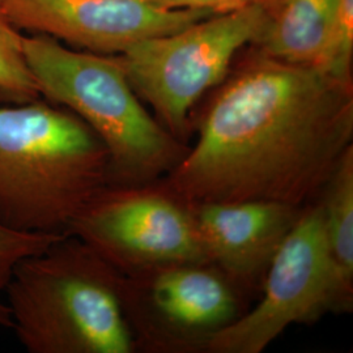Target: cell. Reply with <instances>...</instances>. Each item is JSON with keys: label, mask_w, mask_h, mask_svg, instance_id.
<instances>
[{"label": "cell", "mask_w": 353, "mask_h": 353, "mask_svg": "<svg viewBox=\"0 0 353 353\" xmlns=\"http://www.w3.org/2000/svg\"><path fill=\"white\" fill-rule=\"evenodd\" d=\"M196 132L157 181L176 201L303 208L353 145L352 80L252 49L214 89Z\"/></svg>", "instance_id": "6da1fadb"}, {"label": "cell", "mask_w": 353, "mask_h": 353, "mask_svg": "<svg viewBox=\"0 0 353 353\" xmlns=\"http://www.w3.org/2000/svg\"><path fill=\"white\" fill-rule=\"evenodd\" d=\"M267 6L216 13L174 33L141 39L115 55L137 96L176 139L188 143L192 109L224 81L237 54L261 36Z\"/></svg>", "instance_id": "5b68a950"}, {"label": "cell", "mask_w": 353, "mask_h": 353, "mask_svg": "<svg viewBox=\"0 0 353 353\" xmlns=\"http://www.w3.org/2000/svg\"><path fill=\"white\" fill-rule=\"evenodd\" d=\"M37 99V85L23 52V34L8 20L0 0V100L17 105Z\"/></svg>", "instance_id": "4fadbf2b"}, {"label": "cell", "mask_w": 353, "mask_h": 353, "mask_svg": "<svg viewBox=\"0 0 353 353\" xmlns=\"http://www.w3.org/2000/svg\"><path fill=\"white\" fill-rule=\"evenodd\" d=\"M163 10H202L224 13L240 10L252 4H270L274 0H141Z\"/></svg>", "instance_id": "2e32d148"}, {"label": "cell", "mask_w": 353, "mask_h": 353, "mask_svg": "<svg viewBox=\"0 0 353 353\" xmlns=\"http://www.w3.org/2000/svg\"><path fill=\"white\" fill-rule=\"evenodd\" d=\"M127 278L88 243L64 234L13 268L4 299L29 353H132Z\"/></svg>", "instance_id": "7a4b0ae2"}, {"label": "cell", "mask_w": 353, "mask_h": 353, "mask_svg": "<svg viewBox=\"0 0 353 353\" xmlns=\"http://www.w3.org/2000/svg\"><path fill=\"white\" fill-rule=\"evenodd\" d=\"M110 185L101 140L70 110L39 99L0 106V223L17 232L68 234Z\"/></svg>", "instance_id": "3957f363"}, {"label": "cell", "mask_w": 353, "mask_h": 353, "mask_svg": "<svg viewBox=\"0 0 353 353\" xmlns=\"http://www.w3.org/2000/svg\"><path fill=\"white\" fill-rule=\"evenodd\" d=\"M64 234L17 232L0 223V328L11 327V316L4 299L13 268L21 259L42 252Z\"/></svg>", "instance_id": "5bb4252c"}, {"label": "cell", "mask_w": 353, "mask_h": 353, "mask_svg": "<svg viewBox=\"0 0 353 353\" xmlns=\"http://www.w3.org/2000/svg\"><path fill=\"white\" fill-rule=\"evenodd\" d=\"M353 0H339L332 34L322 70L352 80Z\"/></svg>", "instance_id": "9a60e30c"}, {"label": "cell", "mask_w": 353, "mask_h": 353, "mask_svg": "<svg viewBox=\"0 0 353 353\" xmlns=\"http://www.w3.org/2000/svg\"><path fill=\"white\" fill-rule=\"evenodd\" d=\"M23 52L39 97L75 114L101 140L110 185L156 183L188 151L147 112L115 55L72 50L37 33L23 36Z\"/></svg>", "instance_id": "277c9868"}, {"label": "cell", "mask_w": 353, "mask_h": 353, "mask_svg": "<svg viewBox=\"0 0 353 353\" xmlns=\"http://www.w3.org/2000/svg\"><path fill=\"white\" fill-rule=\"evenodd\" d=\"M319 195L316 203L330 252L341 272L353 280V145L344 152Z\"/></svg>", "instance_id": "7c38bea8"}, {"label": "cell", "mask_w": 353, "mask_h": 353, "mask_svg": "<svg viewBox=\"0 0 353 353\" xmlns=\"http://www.w3.org/2000/svg\"><path fill=\"white\" fill-rule=\"evenodd\" d=\"M339 0H274L252 49L288 63L322 67Z\"/></svg>", "instance_id": "8fae6325"}, {"label": "cell", "mask_w": 353, "mask_h": 353, "mask_svg": "<svg viewBox=\"0 0 353 353\" xmlns=\"http://www.w3.org/2000/svg\"><path fill=\"white\" fill-rule=\"evenodd\" d=\"M261 301L198 348L210 353H261L292 325L314 323L352 309L353 280L335 263L318 203L305 205L265 271Z\"/></svg>", "instance_id": "8992f818"}, {"label": "cell", "mask_w": 353, "mask_h": 353, "mask_svg": "<svg viewBox=\"0 0 353 353\" xmlns=\"http://www.w3.org/2000/svg\"><path fill=\"white\" fill-rule=\"evenodd\" d=\"M1 7L17 29L103 55L121 54L141 39L170 34L216 14L163 10L141 0H1Z\"/></svg>", "instance_id": "ba28073f"}, {"label": "cell", "mask_w": 353, "mask_h": 353, "mask_svg": "<svg viewBox=\"0 0 353 353\" xmlns=\"http://www.w3.org/2000/svg\"><path fill=\"white\" fill-rule=\"evenodd\" d=\"M208 263L233 287H255L303 208L275 202L190 205Z\"/></svg>", "instance_id": "30bf717a"}, {"label": "cell", "mask_w": 353, "mask_h": 353, "mask_svg": "<svg viewBox=\"0 0 353 353\" xmlns=\"http://www.w3.org/2000/svg\"><path fill=\"white\" fill-rule=\"evenodd\" d=\"M126 278L176 265H210L189 208L157 182L109 185L68 229Z\"/></svg>", "instance_id": "52a82bcc"}, {"label": "cell", "mask_w": 353, "mask_h": 353, "mask_svg": "<svg viewBox=\"0 0 353 353\" xmlns=\"http://www.w3.org/2000/svg\"><path fill=\"white\" fill-rule=\"evenodd\" d=\"M130 323L151 313L176 347H199L210 334L240 314L234 287L211 265H176L127 278Z\"/></svg>", "instance_id": "9c48e42d"}]
</instances>
